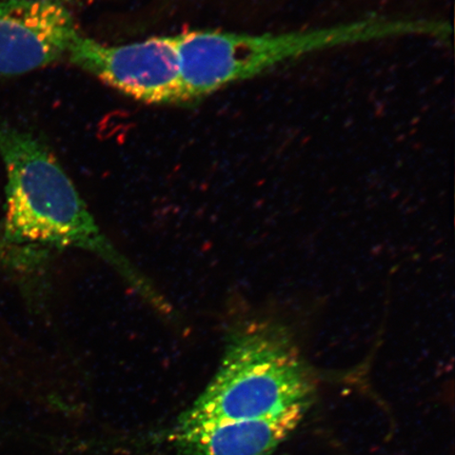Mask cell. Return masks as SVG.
<instances>
[{"instance_id": "obj_1", "label": "cell", "mask_w": 455, "mask_h": 455, "mask_svg": "<svg viewBox=\"0 0 455 455\" xmlns=\"http://www.w3.org/2000/svg\"><path fill=\"white\" fill-rule=\"evenodd\" d=\"M0 157L5 171L4 240L43 255L52 250L92 253L163 315L172 306L133 266L91 214L54 153L36 136L0 122Z\"/></svg>"}, {"instance_id": "obj_2", "label": "cell", "mask_w": 455, "mask_h": 455, "mask_svg": "<svg viewBox=\"0 0 455 455\" xmlns=\"http://www.w3.org/2000/svg\"><path fill=\"white\" fill-rule=\"evenodd\" d=\"M315 392V375L289 330L276 321L250 318L229 329L219 369L173 430L309 408Z\"/></svg>"}, {"instance_id": "obj_3", "label": "cell", "mask_w": 455, "mask_h": 455, "mask_svg": "<svg viewBox=\"0 0 455 455\" xmlns=\"http://www.w3.org/2000/svg\"><path fill=\"white\" fill-rule=\"evenodd\" d=\"M67 57L72 64L136 100L157 105L185 102L174 36L108 45L78 34Z\"/></svg>"}, {"instance_id": "obj_4", "label": "cell", "mask_w": 455, "mask_h": 455, "mask_svg": "<svg viewBox=\"0 0 455 455\" xmlns=\"http://www.w3.org/2000/svg\"><path fill=\"white\" fill-rule=\"evenodd\" d=\"M78 34L64 5L0 0V76H22L54 64L67 56Z\"/></svg>"}, {"instance_id": "obj_5", "label": "cell", "mask_w": 455, "mask_h": 455, "mask_svg": "<svg viewBox=\"0 0 455 455\" xmlns=\"http://www.w3.org/2000/svg\"><path fill=\"white\" fill-rule=\"evenodd\" d=\"M308 409L298 407L275 417L173 430L172 440L184 455H271L298 429Z\"/></svg>"}, {"instance_id": "obj_6", "label": "cell", "mask_w": 455, "mask_h": 455, "mask_svg": "<svg viewBox=\"0 0 455 455\" xmlns=\"http://www.w3.org/2000/svg\"><path fill=\"white\" fill-rule=\"evenodd\" d=\"M27 254L25 250L12 246L0 235V268L9 272H25Z\"/></svg>"}, {"instance_id": "obj_7", "label": "cell", "mask_w": 455, "mask_h": 455, "mask_svg": "<svg viewBox=\"0 0 455 455\" xmlns=\"http://www.w3.org/2000/svg\"><path fill=\"white\" fill-rule=\"evenodd\" d=\"M42 2L59 4L68 8L69 5L82 4L84 0H42Z\"/></svg>"}]
</instances>
